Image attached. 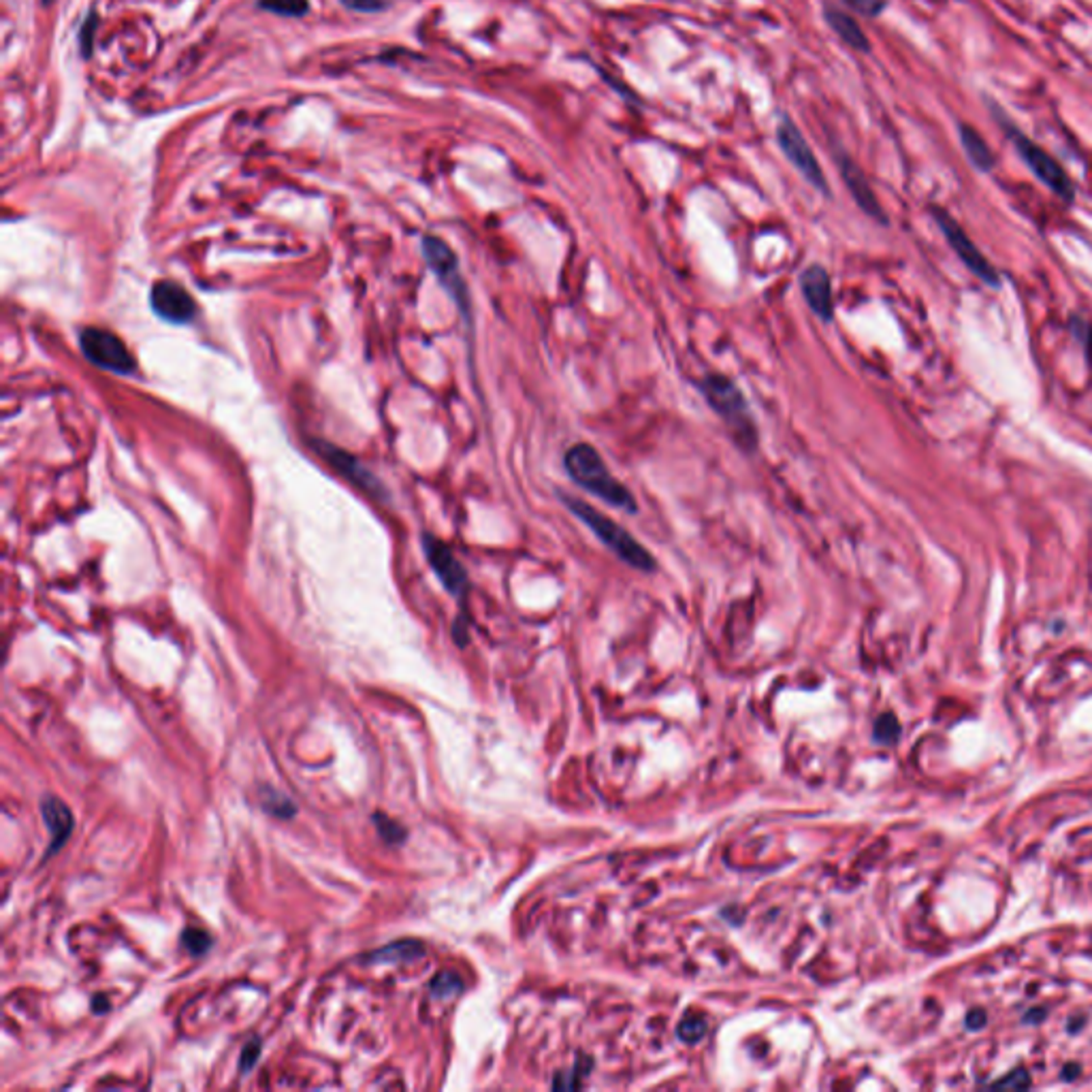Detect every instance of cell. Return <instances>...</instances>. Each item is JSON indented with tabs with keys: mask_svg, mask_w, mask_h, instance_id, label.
<instances>
[{
	"mask_svg": "<svg viewBox=\"0 0 1092 1092\" xmlns=\"http://www.w3.org/2000/svg\"><path fill=\"white\" fill-rule=\"evenodd\" d=\"M696 389L706 406L722 419L736 449L745 454H755L760 447V431L741 387L725 373L709 371L696 380Z\"/></svg>",
	"mask_w": 1092,
	"mask_h": 1092,
	"instance_id": "cell-1",
	"label": "cell"
},
{
	"mask_svg": "<svg viewBox=\"0 0 1092 1092\" xmlns=\"http://www.w3.org/2000/svg\"><path fill=\"white\" fill-rule=\"evenodd\" d=\"M563 470L576 487H581L583 491L593 495V498L609 504L611 508L623 510L628 514H639V504H636L634 493L621 480L613 477L602 454L591 444H572L563 454Z\"/></svg>",
	"mask_w": 1092,
	"mask_h": 1092,
	"instance_id": "cell-2",
	"label": "cell"
},
{
	"mask_svg": "<svg viewBox=\"0 0 1092 1092\" xmlns=\"http://www.w3.org/2000/svg\"><path fill=\"white\" fill-rule=\"evenodd\" d=\"M558 498L576 519L583 521V525H587L595 538H598L616 560L623 561L625 565H630L632 570H639L644 574H653L657 570V560L653 558L651 551L636 540L623 525L613 521L611 517H606V514L595 508L593 504L574 498L572 493L558 491Z\"/></svg>",
	"mask_w": 1092,
	"mask_h": 1092,
	"instance_id": "cell-3",
	"label": "cell"
},
{
	"mask_svg": "<svg viewBox=\"0 0 1092 1092\" xmlns=\"http://www.w3.org/2000/svg\"><path fill=\"white\" fill-rule=\"evenodd\" d=\"M988 107L993 109V114L996 116V123L1000 124V128L1005 130V135L1009 137L1011 144H1014L1020 158H1023L1024 165L1030 171H1033V176L1041 181V184H1046L1058 199H1063L1065 204H1074L1078 190H1076L1074 179L1069 177V174L1063 169V165H1060L1048 150H1044L1039 144H1035V141L1030 139L1028 135H1024L1023 130L1011 124V120L1003 114V111H1000V107L995 103V100H990Z\"/></svg>",
	"mask_w": 1092,
	"mask_h": 1092,
	"instance_id": "cell-4",
	"label": "cell"
},
{
	"mask_svg": "<svg viewBox=\"0 0 1092 1092\" xmlns=\"http://www.w3.org/2000/svg\"><path fill=\"white\" fill-rule=\"evenodd\" d=\"M930 214H933L939 231H942L943 237L947 239V244L956 252V257L965 262V267L973 273V276L982 280L984 285L998 288L1000 278L996 269L993 267V262L982 255V250H979L975 246V241L967 235V231L960 227V222H956L943 207L939 205L930 207Z\"/></svg>",
	"mask_w": 1092,
	"mask_h": 1092,
	"instance_id": "cell-5",
	"label": "cell"
},
{
	"mask_svg": "<svg viewBox=\"0 0 1092 1092\" xmlns=\"http://www.w3.org/2000/svg\"><path fill=\"white\" fill-rule=\"evenodd\" d=\"M777 144L781 148L787 163L805 177V181H808L817 192H822L824 197H831V186H828V179L824 176L822 165H819L815 151L806 144L803 130L798 128L787 116H783L781 123L777 126Z\"/></svg>",
	"mask_w": 1092,
	"mask_h": 1092,
	"instance_id": "cell-6",
	"label": "cell"
},
{
	"mask_svg": "<svg viewBox=\"0 0 1092 1092\" xmlns=\"http://www.w3.org/2000/svg\"><path fill=\"white\" fill-rule=\"evenodd\" d=\"M423 252H424V259H427L431 271L436 273L440 278L442 287L449 290V295L457 303L461 314L465 318H470V292L468 287H465L463 276L459 271V260L457 255H454L452 248L447 244V241H442L440 237H424L423 239Z\"/></svg>",
	"mask_w": 1092,
	"mask_h": 1092,
	"instance_id": "cell-7",
	"label": "cell"
},
{
	"mask_svg": "<svg viewBox=\"0 0 1092 1092\" xmlns=\"http://www.w3.org/2000/svg\"><path fill=\"white\" fill-rule=\"evenodd\" d=\"M79 343H82L86 359L95 363L96 368L114 373H133L137 368L135 357L130 355L126 343L111 331L88 327L79 336Z\"/></svg>",
	"mask_w": 1092,
	"mask_h": 1092,
	"instance_id": "cell-8",
	"label": "cell"
},
{
	"mask_svg": "<svg viewBox=\"0 0 1092 1092\" xmlns=\"http://www.w3.org/2000/svg\"><path fill=\"white\" fill-rule=\"evenodd\" d=\"M423 546H424V555H427V561L433 572H436L440 583L444 585V589L454 595V598H463V595L468 593L470 579L468 574H465L461 561L454 558L450 546L429 533L423 535Z\"/></svg>",
	"mask_w": 1092,
	"mask_h": 1092,
	"instance_id": "cell-9",
	"label": "cell"
},
{
	"mask_svg": "<svg viewBox=\"0 0 1092 1092\" xmlns=\"http://www.w3.org/2000/svg\"><path fill=\"white\" fill-rule=\"evenodd\" d=\"M836 165L838 171H841V177L845 181V186L849 190V195L856 201V205L860 207L868 218H873L879 225H887V216L879 204V199L875 195V190L868 184V179L864 176V171L858 167L856 160L845 154V151H838L836 154Z\"/></svg>",
	"mask_w": 1092,
	"mask_h": 1092,
	"instance_id": "cell-10",
	"label": "cell"
},
{
	"mask_svg": "<svg viewBox=\"0 0 1092 1092\" xmlns=\"http://www.w3.org/2000/svg\"><path fill=\"white\" fill-rule=\"evenodd\" d=\"M150 303L151 310H154L160 318L174 322V325H186V322L197 316L195 299H192L179 285H176V282L165 280L151 287Z\"/></svg>",
	"mask_w": 1092,
	"mask_h": 1092,
	"instance_id": "cell-11",
	"label": "cell"
},
{
	"mask_svg": "<svg viewBox=\"0 0 1092 1092\" xmlns=\"http://www.w3.org/2000/svg\"><path fill=\"white\" fill-rule=\"evenodd\" d=\"M801 292L808 310L822 320L833 322L834 318V299H833V282L828 271L822 265H811L801 273Z\"/></svg>",
	"mask_w": 1092,
	"mask_h": 1092,
	"instance_id": "cell-12",
	"label": "cell"
},
{
	"mask_svg": "<svg viewBox=\"0 0 1092 1092\" xmlns=\"http://www.w3.org/2000/svg\"><path fill=\"white\" fill-rule=\"evenodd\" d=\"M41 813H43L49 836H52V843H49V847H47V856H52V854L58 852V849H63L67 845L70 833H73L75 819H73V813H70V808L63 801H60V798H54V796L43 798Z\"/></svg>",
	"mask_w": 1092,
	"mask_h": 1092,
	"instance_id": "cell-13",
	"label": "cell"
},
{
	"mask_svg": "<svg viewBox=\"0 0 1092 1092\" xmlns=\"http://www.w3.org/2000/svg\"><path fill=\"white\" fill-rule=\"evenodd\" d=\"M824 19L826 24L833 28V33L841 39L847 47H852L854 52H862V54L871 52V41H868L862 26L858 24L856 17L843 12L841 7L824 5Z\"/></svg>",
	"mask_w": 1092,
	"mask_h": 1092,
	"instance_id": "cell-14",
	"label": "cell"
},
{
	"mask_svg": "<svg viewBox=\"0 0 1092 1092\" xmlns=\"http://www.w3.org/2000/svg\"><path fill=\"white\" fill-rule=\"evenodd\" d=\"M958 137H960V146H963L965 154L969 158V163L973 165L979 171V174H990V171H995L996 154L993 151V148L988 146V141L984 139V135L979 133V130L973 124L958 123Z\"/></svg>",
	"mask_w": 1092,
	"mask_h": 1092,
	"instance_id": "cell-15",
	"label": "cell"
},
{
	"mask_svg": "<svg viewBox=\"0 0 1092 1092\" xmlns=\"http://www.w3.org/2000/svg\"><path fill=\"white\" fill-rule=\"evenodd\" d=\"M318 450H320L322 457H325L333 465V468H336L340 474H343V477H346L348 480L359 484L361 489H366L373 495L380 491L378 480L373 478L369 472H366V468H363V465L355 457H350L348 452H343L340 449H333V447H329V444H318Z\"/></svg>",
	"mask_w": 1092,
	"mask_h": 1092,
	"instance_id": "cell-16",
	"label": "cell"
},
{
	"mask_svg": "<svg viewBox=\"0 0 1092 1092\" xmlns=\"http://www.w3.org/2000/svg\"><path fill=\"white\" fill-rule=\"evenodd\" d=\"M260 805L265 806L267 813L276 815V817H282V819H290L292 815H295V811H297L295 805H292V801H290L288 796H285V794L278 792V790H271V787H265V790H260Z\"/></svg>",
	"mask_w": 1092,
	"mask_h": 1092,
	"instance_id": "cell-17",
	"label": "cell"
},
{
	"mask_svg": "<svg viewBox=\"0 0 1092 1092\" xmlns=\"http://www.w3.org/2000/svg\"><path fill=\"white\" fill-rule=\"evenodd\" d=\"M371 819H373V824H376L380 836L387 843L399 845V843L406 841V828H403L399 822H396V819H391V817L382 815V813H376Z\"/></svg>",
	"mask_w": 1092,
	"mask_h": 1092,
	"instance_id": "cell-18",
	"label": "cell"
},
{
	"mask_svg": "<svg viewBox=\"0 0 1092 1092\" xmlns=\"http://www.w3.org/2000/svg\"><path fill=\"white\" fill-rule=\"evenodd\" d=\"M423 954V945L417 942H399V943H393L387 945L384 949H380L378 954H373V960H399V958H417Z\"/></svg>",
	"mask_w": 1092,
	"mask_h": 1092,
	"instance_id": "cell-19",
	"label": "cell"
},
{
	"mask_svg": "<svg viewBox=\"0 0 1092 1092\" xmlns=\"http://www.w3.org/2000/svg\"><path fill=\"white\" fill-rule=\"evenodd\" d=\"M181 945H184L192 956H204L211 947V939L205 930L186 928L184 933H181Z\"/></svg>",
	"mask_w": 1092,
	"mask_h": 1092,
	"instance_id": "cell-20",
	"label": "cell"
},
{
	"mask_svg": "<svg viewBox=\"0 0 1092 1092\" xmlns=\"http://www.w3.org/2000/svg\"><path fill=\"white\" fill-rule=\"evenodd\" d=\"M706 1035V1020L702 1016H687L679 1026V1037L687 1044H696Z\"/></svg>",
	"mask_w": 1092,
	"mask_h": 1092,
	"instance_id": "cell-21",
	"label": "cell"
},
{
	"mask_svg": "<svg viewBox=\"0 0 1092 1092\" xmlns=\"http://www.w3.org/2000/svg\"><path fill=\"white\" fill-rule=\"evenodd\" d=\"M260 5L282 15H303L308 12L306 0H262Z\"/></svg>",
	"mask_w": 1092,
	"mask_h": 1092,
	"instance_id": "cell-22",
	"label": "cell"
},
{
	"mask_svg": "<svg viewBox=\"0 0 1092 1092\" xmlns=\"http://www.w3.org/2000/svg\"><path fill=\"white\" fill-rule=\"evenodd\" d=\"M898 732H901V727H898V722L894 720L892 715H884L882 720L875 723V738L879 743H894L898 738Z\"/></svg>",
	"mask_w": 1092,
	"mask_h": 1092,
	"instance_id": "cell-23",
	"label": "cell"
},
{
	"mask_svg": "<svg viewBox=\"0 0 1092 1092\" xmlns=\"http://www.w3.org/2000/svg\"><path fill=\"white\" fill-rule=\"evenodd\" d=\"M431 990L436 996H450V995H457L461 990V979L452 973H440L436 979L431 982Z\"/></svg>",
	"mask_w": 1092,
	"mask_h": 1092,
	"instance_id": "cell-24",
	"label": "cell"
},
{
	"mask_svg": "<svg viewBox=\"0 0 1092 1092\" xmlns=\"http://www.w3.org/2000/svg\"><path fill=\"white\" fill-rule=\"evenodd\" d=\"M843 3L854 9L856 14H860L864 17H877L886 12L887 3L886 0H843Z\"/></svg>",
	"mask_w": 1092,
	"mask_h": 1092,
	"instance_id": "cell-25",
	"label": "cell"
},
{
	"mask_svg": "<svg viewBox=\"0 0 1092 1092\" xmlns=\"http://www.w3.org/2000/svg\"><path fill=\"white\" fill-rule=\"evenodd\" d=\"M259 1056H260V1041L252 1039L250 1044L244 1046V1051H241V1058H239L241 1074H248V1071L257 1065Z\"/></svg>",
	"mask_w": 1092,
	"mask_h": 1092,
	"instance_id": "cell-26",
	"label": "cell"
},
{
	"mask_svg": "<svg viewBox=\"0 0 1092 1092\" xmlns=\"http://www.w3.org/2000/svg\"><path fill=\"white\" fill-rule=\"evenodd\" d=\"M1074 331L1081 338V341H1084L1086 355H1088V359H1090V363H1092V327L1088 325V322L1076 318V320H1074Z\"/></svg>",
	"mask_w": 1092,
	"mask_h": 1092,
	"instance_id": "cell-27",
	"label": "cell"
},
{
	"mask_svg": "<svg viewBox=\"0 0 1092 1092\" xmlns=\"http://www.w3.org/2000/svg\"><path fill=\"white\" fill-rule=\"evenodd\" d=\"M998 1086L1024 1088V1086H1028V1078H1026V1074H1023V1071H1018V1074H1016L1014 1078H1009V1079H1005V1081H998Z\"/></svg>",
	"mask_w": 1092,
	"mask_h": 1092,
	"instance_id": "cell-28",
	"label": "cell"
},
{
	"mask_svg": "<svg viewBox=\"0 0 1092 1092\" xmlns=\"http://www.w3.org/2000/svg\"><path fill=\"white\" fill-rule=\"evenodd\" d=\"M984 1020H986L984 1011H977V1014H970V1016H969L967 1023H969L970 1028H979V1026H984Z\"/></svg>",
	"mask_w": 1092,
	"mask_h": 1092,
	"instance_id": "cell-29",
	"label": "cell"
},
{
	"mask_svg": "<svg viewBox=\"0 0 1092 1092\" xmlns=\"http://www.w3.org/2000/svg\"><path fill=\"white\" fill-rule=\"evenodd\" d=\"M346 3L352 5V7H357V9H376L378 7L376 0H346Z\"/></svg>",
	"mask_w": 1092,
	"mask_h": 1092,
	"instance_id": "cell-30",
	"label": "cell"
}]
</instances>
